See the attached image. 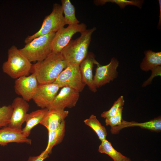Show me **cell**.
<instances>
[{"label": "cell", "instance_id": "1", "mask_svg": "<svg viewBox=\"0 0 161 161\" xmlns=\"http://www.w3.org/2000/svg\"><path fill=\"white\" fill-rule=\"evenodd\" d=\"M67 65L61 52H52L44 60L32 64L30 73L35 74L39 84L53 83Z\"/></svg>", "mask_w": 161, "mask_h": 161}, {"label": "cell", "instance_id": "2", "mask_svg": "<svg viewBox=\"0 0 161 161\" xmlns=\"http://www.w3.org/2000/svg\"><path fill=\"white\" fill-rule=\"evenodd\" d=\"M95 27L86 30L81 33L77 38L71 40L61 53L68 64L79 65L88 54L91 36Z\"/></svg>", "mask_w": 161, "mask_h": 161}, {"label": "cell", "instance_id": "3", "mask_svg": "<svg viewBox=\"0 0 161 161\" xmlns=\"http://www.w3.org/2000/svg\"><path fill=\"white\" fill-rule=\"evenodd\" d=\"M31 62L15 46L8 50V59L2 65L3 72L13 79L27 76L30 72Z\"/></svg>", "mask_w": 161, "mask_h": 161}, {"label": "cell", "instance_id": "4", "mask_svg": "<svg viewBox=\"0 0 161 161\" xmlns=\"http://www.w3.org/2000/svg\"><path fill=\"white\" fill-rule=\"evenodd\" d=\"M55 34L52 32L36 38L19 50L31 62L43 60L52 52L51 44Z\"/></svg>", "mask_w": 161, "mask_h": 161}, {"label": "cell", "instance_id": "5", "mask_svg": "<svg viewBox=\"0 0 161 161\" xmlns=\"http://www.w3.org/2000/svg\"><path fill=\"white\" fill-rule=\"evenodd\" d=\"M63 11L61 5L53 4L52 12L46 16L40 29L34 34L28 36L24 40L26 44L35 38L47 34L55 33L65 25Z\"/></svg>", "mask_w": 161, "mask_h": 161}, {"label": "cell", "instance_id": "6", "mask_svg": "<svg viewBox=\"0 0 161 161\" xmlns=\"http://www.w3.org/2000/svg\"><path fill=\"white\" fill-rule=\"evenodd\" d=\"M53 83L60 88L69 87L79 92L83 91L86 86L82 80L79 65L72 64H67Z\"/></svg>", "mask_w": 161, "mask_h": 161}, {"label": "cell", "instance_id": "7", "mask_svg": "<svg viewBox=\"0 0 161 161\" xmlns=\"http://www.w3.org/2000/svg\"><path fill=\"white\" fill-rule=\"evenodd\" d=\"M95 64L97 67L93 76V83L97 89L110 83L117 77L118 73L117 69L119 62L115 57L112 58L106 65H102L97 61Z\"/></svg>", "mask_w": 161, "mask_h": 161}, {"label": "cell", "instance_id": "8", "mask_svg": "<svg viewBox=\"0 0 161 161\" xmlns=\"http://www.w3.org/2000/svg\"><path fill=\"white\" fill-rule=\"evenodd\" d=\"M86 29V26L83 23L68 25L66 28L63 27L60 29L55 33L52 41V52H61L75 34L81 33Z\"/></svg>", "mask_w": 161, "mask_h": 161}, {"label": "cell", "instance_id": "9", "mask_svg": "<svg viewBox=\"0 0 161 161\" xmlns=\"http://www.w3.org/2000/svg\"><path fill=\"white\" fill-rule=\"evenodd\" d=\"M39 83L35 74L21 77L15 81V91L27 102L32 99Z\"/></svg>", "mask_w": 161, "mask_h": 161}, {"label": "cell", "instance_id": "10", "mask_svg": "<svg viewBox=\"0 0 161 161\" xmlns=\"http://www.w3.org/2000/svg\"><path fill=\"white\" fill-rule=\"evenodd\" d=\"M53 100L47 108L65 110L66 108H71L75 107L78 100L80 94L76 90L71 88H61Z\"/></svg>", "mask_w": 161, "mask_h": 161}, {"label": "cell", "instance_id": "11", "mask_svg": "<svg viewBox=\"0 0 161 161\" xmlns=\"http://www.w3.org/2000/svg\"><path fill=\"white\" fill-rule=\"evenodd\" d=\"M11 106L13 111L7 126L22 130L29 110V104L22 97H17L14 99Z\"/></svg>", "mask_w": 161, "mask_h": 161}, {"label": "cell", "instance_id": "12", "mask_svg": "<svg viewBox=\"0 0 161 161\" xmlns=\"http://www.w3.org/2000/svg\"><path fill=\"white\" fill-rule=\"evenodd\" d=\"M60 88L54 83L39 84L32 99L41 109L47 108L52 103Z\"/></svg>", "mask_w": 161, "mask_h": 161}, {"label": "cell", "instance_id": "13", "mask_svg": "<svg viewBox=\"0 0 161 161\" xmlns=\"http://www.w3.org/2000/svg\"><path fill=\"white\" fill-rule=\"evenodd\" d=\"M96 61L94 55L92 52L88 53L87 56L79 65L83 81L92 92H95L97 89L93 83V69Z\"/></svg>", "mask_w": 161, "mask_h": 161}, {"label": "cell", "instance_id": "14", "mask_svg": "<svg viewBox=\"0 0 161 161\" xmlns=\"http://www.w3.org/2000/svg\"><path fill=\"white\" fill-rule=\"evenodd\" d=\"M11 143H26L31 145L32 140L23 133L22 130L8 126L0 129V145L4 146Z\"/></svg>", "mask_w": 161, "mask_h": 161}, {"label": "cell", "instance_id": "15", "mask_svg": "<svg viewBox=\"0 0 161 161\" xmlns=\"http://www.w3.org/2000/svg\"><path fill=\"white\" fill-rule=\"evenodd\" d=\"M68 111L55 109H48L40 124L45 127L48 132L57 128L68 116Z\"/></svg>", "mask_w": 161, "mask_h": 161}, {"label": "cell", "instance_id": "16", "mask_svg": "<svg viewBox=\"0 0 161 161\" xmlns=\"http://www.w3.org/2000/svg\"><path fill=\"white\" fill-rule=\"evenodd\" d=\"M132 126L139 127L142 129H147L151 131L160 132L161 131V116H159L148 121L142 123H138L134 121L128 122L123 120L120 125L111 128V132L112 134H117L119 133L120 130L124 128Z\"/></svg>", "mask_w": 161, "mask_h": 161}, {"label": "cell", "instance_id": "17", "mask_svg": "<svg viewBox=\"0 0 161 161\" xmlns=\"http://www.w3.org/2000/svg\"><path fill=\"white\" fill-rule=\"evenodd\" d=\"M47 108L41 109L27 114L25 126L22 129L23 134L28 137L30 135L32 129L43 120L48 111Z\"/></svg>", "mask_w": 161, "mask_h": 161}, {"label": "cell", "instance_id": "18", "mask_svg": "<svg viewBox=\"0 0 161 161\" xmlns=\"http://www.w3.org/2000/svg\"><path fill=\"white\" fill-rule=\"evenodd\" d=\"M145 57L140 64V67L143 71L151 70L161 65V52H155L151 50L144 52Z\"/></svg>", "mask_w": 161, "mask_h": 161}, {"label": "cell", "instance_id": "19", "mask_svg": "<svg viewBox=\"0 0 161 161\" xmlns=\"http://www.w3.org/2000/svg\"><path fill=\"white\" fill-rule=\"evenodd\" d=\"M65 120L56 129L48 132V143L45 150L49 154L52 153L53 147L60 144L63 141L65 134Z\"/></svg>", "mask_w": 161, "mask_h": 161}, {"label": "cell", "instance_id": "20", "mask_svg": "<svg viewBox=\"0 0 161 161\" xmlns=\"http://www.w3.org/2000/svg\"><path fill=\"white\" fill-rule=\"evenodd\" d=\"M61 1L65 24H78L80 22L76 17L74 6L69 0H62Z\"/></svg>", "mask_w": 161, "mask_h": 161}, {"label": "cell", "instance_id": "21", "mask_svg": "<svg viewBox=\"0 0 161 161\" xmlns=\"http://www.w3.org/2000/svg\"><path fill=\"white\" fill-rule=\"evenodd\" d=\"M84 122L95 132L101 141L106 139L107 135L106 129L101 125L95 115L92 114L88 118L84 120Z\"/></svg>", "mask_w": 161, "mask_h": 161}, {"label": "cell", "instance_id": "22", "mask_svg": "<svg viewBox=\"0 0 161 161\" xmlns=\"http://www.w3.org/2000/svg\"><path fill=\"white\" fill-rule=\"evenodd\" d=\"M98 151L101 153L106 154L111 157L114 161H122L126 157L116 150L111 143L106 139L101 141Z\"/></svg>", "mask_w": 161, "mask_h": 161}, {"label": "cell", "instance_id": "23", "mask_svg": "<svg viewBox=\"0 0 161 161\" xmlns=\"http://www.w3.org/2000/svg\"><path fill=\"white\" fill-rule=\"evenodd\" d=\"M95 4L97 5H103L107 2H111L118 5L121 9H124L128 5H133L141 9L144 2L141 0H94Z\"/></svg>", "mask_w": 161, "mask_h": 161}, {"label": "cell", "instance_id": "24", "mask_svg": "<svg viewBox=\"0 0 161 161\" xmlns=\"http://www.w3.org/2000/svg\"><path fill=\"white\" fill-rule=\"evenodd\" d=\"M13 111L11 105L4 106L0 107V129L7 126Z\"/></svg>", "mask_w": 161, "mask_h": 161}, {"label": "cell", "instance_id": "25", "mask_svg": "<svg viewBox=\"0 0 161 161\" xmlns=\"http://www.w3.org/2000/svg\"><path fill=\"white\" fill-rule=\"evenodd\" d=\"M125 100L123 96L120 97L115 101L111 108L108 110L103 112L101 114L102 117L106 118L115 115L119 109L123 107Z\"/></svg>", "mask_w": 161, "mask_h": 161}, {"label": "cell", "instance_id": "26", "mask_svg": "<svg viewBox=\"0 0 161 161\" xmlns=\"http://www.w3.org/2000/svg\"><path fill=\"white\" fill-rule=\"evenodd\" d=\"M123 109V107H121L115 115L105 118L106 125L109 126L112 128L120 125L123 120L122 118Z\"/></svg>", "mask_w": 161, "mask_h": 161}, {"label": "cell", "instance_id": "27", "mask_svg": "<svg viewBox=\"0 0 161 161\" xmlns=\"http://www.w3.org/2000/svg\"><path fill=\"white\" fill-rule=\"evenodd\" d=\"M152 72L149 78L145 81L142 84L143 87H145L150 84L154 78L157 76H161V66H159L151 70Z\"/></svg>", "mask_w": 161, "mask_h": 161}, {"label": "cell", "instance_id": "28", "mask_svg": "<svg viewBox=\"0 0 161 161\" xmlns=\"http://www.w3.org/2000/svg\"><path fill=\"white\" fill-rule=\"evenodd\" d=\"M49 154L45 150L36 156H30L27 161H44L49 157Z\"/></svg>", "mask_w": 161, "mask_h": 161}, {"label": "cell", "instance_id": "29", "mask_svg": "<svg viewBox=\"0 0 161 161\" xmlns=\"http://www.w3.org/2000/svg\"><path fill=\"white\" fill-rule=\"evenodd\" d=\"M122 161H131L130 159L127 157L125 158Z\"/></svg>", "mask_w": 161, "mask_h": 161}, {"label": "cell", "instance_id": "30", "mask_svg": "<svg viewBox=\"0 0 161 161\" xmlns=\"http://www.w3.org/2000/svg\"><path fill=\"white\" fill-rule=\"evenodd\" d=\"M148 161L146 160H144V161Z\"/></svg>", "mask_w": 161, "mask_h": 161}]
</instances>
